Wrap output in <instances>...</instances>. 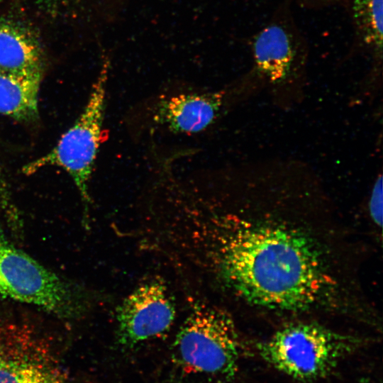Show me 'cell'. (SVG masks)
I'll use <instances>...</instances> for the list:
<instances>
[{
    "instance_id": "obj_1",
    "label": "cell",
    "mask_w": 383,
    "mask_h": 383,
    "mask_svg": "<svg viewBox=\"0 0 383 383\" xmlns=\"http://www.w3.org/2000/svg\"><path fill=\"white\" fill-rule=\"evenodd\" d=\"M218 255V272L228 287L269 309H307L328 284L313 241L282 224L240 220L222 238Z\"/></svg>"
},
{
    "instance_id": "obj_2",
    "label": "cell",
    "mask_w": 383,
    "mask_h": 383,
    "mask_svg": "<svg viewBox=\"0 0 383 383\" xmlns=\"http://www.w3.org/2000/svg\"><path fill=\"white\" fill-rule=\"evenodd\" d=\"M360 341L315 323H292L257 345L261 357L293 379L310 382L326 377L355 351Z\"/></svg>"
},
{
    "instance_id": "obj_3",
    "label": "cell",
    "mask_w": 383,
    "mask_h": 383,
    "mask_svg": "<svg viewBox=\"0 0 383 383\" xmlns=\"http://www.w3.org/2000/svg\"><path fill=\"white\" fill-rule=\"evenodd\" d=\"M241 346L235 323L228 313L196 304L177 334L174 357L189 372L229 380L238 371Z\"/></svg>"
},
{
    "instance_id": "obj_4",
    "label": "cell",
    "mask_w": 383,
    "mask_h": 383,
    "mask_svg": "<svg viewBox=\"0 0 383 383\" xmlns=\"http://www.w3.org/2000/svg\"><path fill=\"white\" fill-rule=\"evenodd\" d=\"M251 51L250 72L277 102L287 104L299 97L305 80L307 49L287 4L255 34Z\"/></svg>"
},
{
    "instance_id": "obj_5",
    "label": "cell",
    "mask_w": 383,
    "mask_h": 383,
    "mask_svg": "<svg viewBox=\"0 0 383 383\" xmlns=\"http://www.w3.org/2000/svg\"><path fill=\"white\" fill-rule=\"evenodd\" d=\"M107 79L108 62L104 61L87 101L75 122L51 150L26 163L21 169L26 175L45 167L62 169L77 189L84 211L89 209V183L101 142Z\"/></svg>"
},
{
    "instance_id": "obj_6",
    "label": "cell",
    "mask_w": 383,
    "mask_h": 383,
    "mask_svg": "<svg viewBox=\"0 0 383 383\" xmlns=\"http://www.w3.org/2000/svg\"><path fill=\"white\" fill-rule=\"evenodd\" d=\"M0 295L75 318L87 306L83 292L16 248L0 228Z\"/></svg>"
},
{
    "instance_id": "obj_7",
    "label": "cell",
    "mask_w": 383,
    "mask_h": 383,
    "mask_svg": "<svg viewBox=\"0 0 383 383\" xmlns=\"http://www.w3.org/2000/svg\"><path fill=\"white\" fill-rule=\"evenodd\" d=\"M175 308L165 284L153 279L138 286L116 310L117 338L131 347L170 329Z\"/></svg>"
},
{
    "instance_id": "obj_8",
    "label": "cell",
    "mask_w": 383,
    "mask_h": 383,
    "mask_svg": "<svg viewBox=\"0 0 383 383\" xmlns=\"http://www.w3.org/2000/svg\"><path fill=\"white\" fill-rule=\"evenodd\" d=\"M243 91H256L245 76L231 89L163 96L152 108V121L172 133H197L213 124L226 107L229 99Z\"/></svg>"
},
{
    "instance_id": "obj_9",
    "label": "cell",
    "mask_w": 383,
    "mask_h": 383,
    "mask_svg": "<svg viewBox=\"0 0 383 383\" xmlns=\"http://www.w3.org/2000/svg\"><path fill=\"white\" fill-rule=\"evenodd\" d=\"M0 70L43 73V56L36 38L24 27L0 19Z\"/></svg>"
},
{
    "instance_id": "obj_10",
    "label": "cell",
    "mask_w": 383,
    "mask_h": 383,
    "mask_svg": "<svg viewBox=\"0 0 383 383\" xmlns=\"http://www.w3.org/2000/svg\"><path fill=\"white\" fill-rule=\"evenodd\" d=\"M43 74L0 70V114L19 122L36 121Z\"/></svg>"
},
{
    "instance_id": "obj_11",
    "label": "cell",
    "mask_w": 383,
    "mask_h": 383,
    "mask_svg": "<svg viewBox=\"0 0 383 383\" xmlns=\"http://www.w3.org/2000/svg\"><path fill=\"white\" fill-rule=\"evenodd\" d=\"M357 43L372 62L377 75L382 70L383 0H346Z\"/></svg>"
},
{
    "instance_id": "obj_12",
    "label": "cell",
    "mask_w": 383,
    "mask_h": 383,
    "mask_svg": "<svg viewBox=\"0 0 383 383\" xmlns=\"http://www.w3.org/2000/svg\"><path fill=\"white\" fill-rule=\"evenodd\" d=\"M40 347L36 342L0 360V383H68L43 360Z\"/></svg>"
},
{
    "instance_id": "obj_13",
    "label": "cell",
    "mask_w": 383,
    "mask_h": 383,
    "mask_svg": "<svg viewBox=\"0 0 383 383\" xmlns=\"http://www.w3.org/2000/svg\"><path fill=\"white\" fill-rule=\"evenodd\" d=\"M35 337L26 327L0 325V360L27 347Z\"/></svg>"
},
{
    "instance_id": "obj_14",
    "label": "cell",
    "mask_w": 383,
    "mask_h": 383,
    "mask_svg": "<svg viewBox=\"0 0 383 383\" xmlns=\"http://www.w3.org/2000/svg\"><path fill=\"white\" fill-rule=\"evenodd\" d=\"M382 176L380 174L374 182L368 203L369 212L372 220L379 227L382 225Z\"/></svg>"
},
{
    "instance_id": "obj_15",
    "label": "cell",
    "mask_w": 383,
    "mask_h": 383,
    "mask_svg": "<svg viewBox=\"0 0 383 383\" xmlns=\"http://www.w3.org/2000/svg\"><path fill=\"white\" fill-rule=\"evenodd\" d=\"M297 3L307 7H322L338 4H345L346 0H296Z\"/></svg>"
},
{
    "instance_id": "obj_16",
    "label": "cell",
    "mask_w": 383,
    "mask_h": 383,
    "mask_svg": "<svg viewBox=\"0 0 383 383\" xmlns=\"http://www.w3.org/2000/svg\"><path fill=\"white\" fill-rule=\"evenodd\" d=\"M65 0H38V2L45 4H54Z\"/></svg>"
},
{
    "instance_id": "obj_17",
    "label": "cell",
    "mask_w": 383,
    "mask_h": 383,
    "mask_svg": "<svg viewBox=\"0 0 383 383\" xmlns=\"http://www.w3.org/2000/svg\"><path fill=\"white\" fill-rule=\"evenodd\" d=\"M367 379H362L359 382V383H367Z\"/></svg>"
}]
</instances>
